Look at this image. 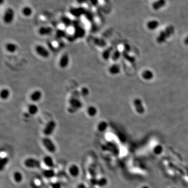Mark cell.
I'll return each instance as SVG.
<instances>
[{
	"mask_svg": "<svg viewBox=\"0 0 188 188\" xmlns=\"http://www.w3.org/2000/svg\"><path fill=\"white\" fill-rule=\"evenodd\" d=\"M174 31V27L173 26L170 25L166 28L165 30L162 31L157 38V42L159 44H162L165 42L166 40L172 36Z\"/></svg>",
	"mask_w": 188,
	"mask_h": 188,
	"instance_id": "obj_1",
	"label": "cell"
},
{
	"mask_svg": "<svg viewBox=\"0 0 188 188\" xmlns=\"http://www.w3.org/2000/svg\"><path fill=\"white\" fill-rule=\"evenodd\" d=\"M34 50L37 55L41 58L46 59L50 56V52L49 49L44 45L37 44L35 46Z\"/></svg>",
	"mask_w": 188,
	"mask_h": 188,
	"instance_id": "obj_2",
	"label": "cell"
},
{
	"mask_svg": "<svg viewBox=\"0 0 188 188\" xmlns=\"http://www.w3.org/2000/svg\"><path fill=\"white\" fill-rule=\"evenodd\" d=\"M15 18V12L11 8H8L5 10L3 16V20L5 24L9 25L13 23Z\"/></svg>",
	"mask_w": 188,
	"mask_h": 188,
	"instance_id": "obj_3",
	"label": "cell"
},
{
	"mask_svg": "<svg viewBox=\"0 0 188 188\" xmlns=\"http://www.w3.org/2000/svg\"><path fill=\"white\" fill-rule=\"evenodd\" d=\"M42 142L44 147L49 152L51 153H54L56 152V145L49 137H44L42 140Z\"/></svg>",
	"mask_w": 188,
	"mask_h": 188,
	"instance_id": "obj_4",
	"label": "cell"
},
{
	"mask_svg": "<svg viewBox=\"0 0 188 188\" xmlns=\"http://www.w3.org/2000/svg\"><path fill=\"white\" fill-rule=\"evenodd\" d=\"M24 165L28 168L38 169L41 167V162L35 158H28L24 161Z\"/></svg>",
	"mask_w": 188,
	"mask_h": 188,
	"instance_id": "obj_5",
	"label": "cell"
},
{
	"mask_svg": "<svg viewBox=\"0 0 188 188\" xmlns=\"http://www.w3.org/2000/svg\"><path fill=\"white\" fill-rule=\"evenodd\" d=\"M56 123L54 120H50L44 129V133L46 137H49L53 134L56 130Z\"/></svg>",
	"mask_w": 188,
	"mask_h": 188,
	"instance_id": "obj_6",
	"label": "cell"
},
{
	"mask_svg": "<svg viewBox=\"0 0 188 188\" xmlns=\"http://www.w3.org/2000/svg\"><path fill=\"white\" fill-rule=\"evenodd\" d=\"M73 21V25L74 27L75 37L81 38L85 35V29L79 24L77 21Z\"/></svg>",
	"mask_w": 188,
	"mask_h": 188,
	"instance_id": "obj_7",
	"label": "cell"
},
{
	"mask_svg": "<svg viewBox=\"0 0 188 188\" xmlns=\"http://www.w3.org/2000/svg\"><path fill=\"white\" fill-rule=\"evenodd\" d=\"M70 58L67 53L63 54L59 60V66L62 69H65L70 65Z\"/></svg>",
	"mask_w": 188,
	"mask_h": 188,
	"instance_id": "obj_8",
	"label": "cell"
},
{
	"mask_svg": "<svg viewBox=\"0 0 188 188\" xmlns=\"http://www.w3.org/2000/svg\"><path fill=\"white\" fill-rule=\"evenodd\" d=\"M43 96L42 92L39 89H35L30 93L29 99L33 103L36 104L41 100Z\"/></svg>",
	"mask_w": 188,
	"mask_h": 188,
	"instance_id": "obj_9",
	"label": "cell"
},
{
	"mask_svg": "<svg viewBox=\"0 0 188 188\" xmlns=\"http://www.w3.org/2000/svg\"><path fill=\"white\" fill-rule=\"evenodd\" d=\"M133 105L134 106L135 109L137 114H142L145 112V108H144L143 102L141 99L139 98H135L133 100Z\"/></svg>",
	"mask_w": 188,
	"mask_h": 188,
	"instance_id": "obj_10",
	"label": "cell"
},
{
	"mask_svg": "<svg viewBox=\"0 0 188 188\" xmlns=\"http://www.w3.org/2000/svg\"><path fill=\"white\" fill-rule=\"evenodd\" d=\"M86 10L84 7H78L71 8L70 10V14L76 17H79L82 15H85Z\"/></svg>",
	"mask_w": 188,
	"mask_h": 188,
	"instance_id": "obj_11",
	"label": "cell"
},
{
	"mask_svg": "<svg viewBox=\"0 0 188 188\" xmlns=\"http://www.w3.org/2000/svg\"><path fill=\"white\" fill-rule=\"evenodd\" d=\"M5 49L9 54H15L18 50V46L15 42H9L5 45Z\"/></svg>",
	"mask_w": 188,
	"mask_h": 188,
	"instance_id": "obj_12",
	"label": "cell"
},
{
	"mask_svg": "<svg viewBox=\"0 0 188 188\" xmlns=\"http://www.w3.org/2000/svg\"><path fill=\"white\" fill-rule=\"evenodd\" d=\"M54 31L53 28L50 26H42L38 30V33L42 36H48L51 35Z\"/></svg>",
	"mask_w": 188,
	"mask_h": 188,
	"instance_id": "obj_13",
	"label": "cell"
},
{
	"mask_svg": "<svg viewBox=\"0 0 188 188\" xmlns=\"http://www.w3.org/2000/svg\"><path fill=\"white\" fill-rule=\"evenodd\" d=\"M69 103L71 108H73L75 110L80 109L82 107V103L81 102L76 98H71L70 99Z\"/></svg>",
	"mask_w": 188,
	"mask_h": 188,
	"instance_id": "obj_14",
	"label": "cell"
},
{
	"mask_svg": "<svg viewBox=\"0 0 188 188\" xmlns=\"http://www.w3.org/2000/svg\"><path fill=\"white\" fill-rule=\"evenodd\" d=\"M39 112V107L35 103H31L27 107V112L30 116H35Z\"/></svg>",
	"mask_w": 188,
	"mask_h": 188,
	"instance_id": "obj_15",
	"label": "cell"
},
{
	"mask_svg": "<svg viewBox=\"0 0 188 188\" xmlns=\"http://www.w3.org/2000/svg\"><path fill=\"white\" fill-rule=\"evenodd\" d=\"M108 72L112 75H117L120 73L121 68L120 65L114 63L109 66Z\"/></svg>",
	"mask_w": 188,
	"mask_h": 188,
	"instance_id": "obj_16",
	"label": "cell"
},
{
	"mask_svg": "<svg viewBox=\"0 0 188 188\" xmlns=\"http://www.w3.org/2000/svg\"><path fill=\"white\" fill-rule=\"evenodd\" d=\"M166 5V0H156L152 4V7L155 11H158L165 7Z\"/></svg>",
	"mask_w": 188,
	"mask_h": 188,
	"instance_id": "obj_17",
	"label": "cell"
},
{
	"mask_svg": "<svg viewBox=\"0 0 188 188\" xmlns=\"http://www.w3.org/2000/svg\"><path fill=\"white\" fill-rule=\"evenodd\" d=\"M86 113L90 117H95L98 114L97 108L94 105H90L86 109Z\"/></svg>",
	"mask_w": 188,
	"mask_h": 188,
	"instance_id": "obj_18",
	"label": "cell"
},
{
	"mask_svg": "<svg viewBox=\"0 0 188 188\" xmlns=\"http://www.w3.org/2000/svg\"><path fill=\"white\" fill-rule=\"evenodd\" d=\"M69 172L70 175L73 177H77L79 176L80 172L79 168L76 165H72L69 169Z\"/></svg>",
	"mask_w": 188,
	"mask_h": 188,
	"instance_id": "obj_19",
	"label": "cell"
},
{
	"mask_svg": "<svg viewBox=\"0 0 188 188\" xmlns=\"http://www.w3.org/2000/svg\"><path fill=\"white\" fill-rule=\"evenodd\" d=\"M11 96V91L9 88H3L1 90L0 97L3 100H6Z\"/></svg>",
	"mask_w": 188,
	"mask_h": 188,
	"instance_id": "obj_20",
	"label": "cell"
},
{
	"mask_svg": "<svg viewBox=\"0 0 188 188\" xmlns=\"http://www.w3.org/2000/svg\"><path fill=\"white\" fill-rule=\"evenodd\" d=\"M44 163L46 167L49 168H54L55 167V164L51 156H46L44 158Z\"/></svg>",
	"mask_w": 188,
	"mask_h": 188,
	"instance_id": "obj_21",
	"label": "cell"
},
{
	"mask_svg": "<svg viewBox=\"0 0 188 188\" xmlns=\"http://www.w3.org/2000/svg\"><path fill=\"white\" fill-rule=\"evenodd\" d=\"M159 26V23L158 21L155 19L151 20L147 22V27L149 30H156L157 28H158V26Z\"/></svg>",
	"mask_w": 188,
	"mask_h": 188,
	"instance_id": "obj_22",
	"label": "cell"
},
{
	"mask_svg": "<svg viewBox=\"0 0 188 188\" xmlns=\"http://www.w3.org/2000/svg\"><path fill=\"white\" fill-rule=\"evenodd\" d=\"M142 78L146 81H149L153 79L154 77V73L149 70H144L142 73Z\"/></svg>",
	"mask_w": 188,
	"mask_h": 188,
	"instance_id": "obj_23",
	"label": "cell"
},
{
	"mask_svg": "<svg viewBox=\"0 0 188 188\" xmlns=\"http://www.w3.org/2000/svg\"><path fill=\"white\" fill-rule=\"evenodd\" d=\"M43 174L46 179H51L55 176L56 172L53 168H49L44 170Z\"/></svg>",
	"mask_w": 188,
	"mask_h": 188,
	"instance_id": "obj_24",
	"label": "cell"
},
{
	"mask_svg": "<svg viewBox=\"0 0 188 188\" xmlns=\"http://www.w3.org/2000/svg\"><path fill=\"white\" fill-rule=\"evenodd\" d=\"M88 172L91 175V178L96 177L97 174V166L95 164H91L89 166L88 168Z\"/></svg>",
	"mask_w": 188,
	"mask_h": 188,
	"instance_id": "obj_25",
	"label": "cell"
},
{
	"mask_svg": "<svg viewBox=\"0 0 188 188\" xmlns=\"http://www.w3.org/2000/svg\"><path fill=\"white\" fill-rule=\"evenodd\" d=\"M112 53H113L112 48L111 47H109L108 48L105 49L104 51H103L102 54V58L105 60H109L110 58L112 57Z\"/></svg>",
	"mask_w": 188,
	"mask_h": 188,
	"instance_id": "obj_26",
	"label": "cell"
},
{
	"mask_svg": "<svg viewBox=\"0 0 188 188\" xmlns=\"http://www.w3.org/2000/svg\"><path fill=\"white\" fill-rule=\"evenodd\" d=\"M108 127V124L107 122L105 121H100L99 123L98 124L97 129L100 132H104Z\"/></svg>",
	"mask_w": 188,
	"mask_h": 188,
	"instance_id": "obj_27",
	"label": "cell"
},
{
	"mask_svg": "<svg viewBox=\"0 0 188 188\" xmlns=\"http://www.w3.org/2000/svg\"><path fill=\"white\" fill-rule=\"evenodd\" d=\"M61 21L66 27H69L73 23V21H72L69 17L66 16H63L61 19Z\"/></svg>",
	"mask_w": 188,
	"mask_h": 188,
	"instance_id": "obj_28",
	"label": "cell"
},
{
	"mask_svg": "<svg viewBox=\"0 0 188 188\" xmlns=\"http://www.w3.org/2000/svg\"><path fill=\"white\" fill-rule=\"evenodd\" d=\"M13 178H14V181L16 183L19 184L23 180V176L20 172H15L13 174Z\"/></svg>",
	"mask_w": 188,
	"mask_h": 188,
	"instance_id": "obj_29",
	"label": "cell"
},
{
	"mask_svg": "<svg viewBox=\"0 0 188 188\" xmlns=\"http://www.w3.org/2000/svg\"><path fill=\"white\" fill-rule=\"evenodd\" d=\"M22 13L24 16L26 17H29L33 14V9L29 6H25L22 9Z\"/></svg>",
	"mask_w": 188,
	"mask_h": 188,
	"instance_id": "obj_30",
	"label": "cell"
},
{
	"mask_svg": "<svg viewBox=\"0 0 188 188\" xmlns=\"http://www.w3.org/2000/svg\"><path fill=\"white\" fill-rule=\"evenodd\" d=\"M9 159L6 157H4L1 159L0 161V169L2 172L4 169L5 167L7 165V163H9Z\"/></svg>",
	"mask_w": 188,
	"mask_h": 188,
	"instance_id": "obj_31",
	"label": "cell"
},
{
	"mask_svg": "<svg viewBox=\"0 0 188 188\" xmlns=\"http://www.w3.org/2000/svg\"><path fill=\"white\" fill-rule=\"evenodd\" d=\"M107 184H108V180L104 177H102L100 179H98L97 186L100 188H103L106 187L107 186Z\"/></svg>",
	"mask_w": 188,
	"mask_h": 188,
	"instance_id": "obj_32",
	"label": "cell"
},
{
	"mask_svg": "<svg viewBox=\"0 0 188 188\" xmlns=\"http://www.w3.org/2000/svg\"><path fill=\"white\" fill-rule=\"evenodd\" d=\"M94 43L95 44L96 46L99 47H104L106 46V42L104 41V40L102 39H98L96 38V39L94 40Z\"/></svg>",
	"mask_w": 188,
	"mask_h": 188,
	"instance_id": "obj_33",
	"label": "cell"
},
{
	"mask_svg": "<svg viewBox=\"0 0 188 188\" xmlns=\"http://www.w3.org/2000/svg\"><path fill=\"white\" fill-rule=\"evenodd\" d=\"M120 56H121V54H120V51H119L118 50H116V51H113L111 58L114 61H117L118 60Z\"/></svg>",
	"mask_w": 188,
	"mask_h": 188,
	"instance_id": "obj_34",
	"label": "cell"
},
{
	"mask_svg": "<svg viewBox=\"0 0 188 188\" xmlns=\"http://www.w3.org/2000/svg\"><path fill=\"white\" fill-rule=\"evenodd\" d=\"M163 148L162 146L161 145H157L154 147V152L157 154V155H159L160 154L163 152Z\"/></svg>",
	"mask_w": 188,
	"mask_h": 188,
	"instance_id": "obj_35",
	"label": "cell"
},
{
	"mask_svg": "<svg viewBox=\"0 0 188 188\" xmlns=\"http://www.w3.org/2000/svg\"><path fill=\"white\" fill-rule=\"evenodd\" d=\"M89 94V91L87 87H83L81 91V94L83 97H87Z\"/></svg>",
	"mask_w": 188,
	"mask_h": 188,
	"instance_id": "obj_36",
	"label": "cell"
},
{
	"mask_svg": "<svg viewBox=\"0 0 188 188\" xmlns=\"http://www.w3.org/2000/svg\"><path fill=\"white\" fill-rule=\"evenodd\" d=\"M98 179L96 178V177H94V178H91L90 180H89V184H90V187H95L97 186Z\"/></svg>",
	"mask_w": 188,
	"mask_h": 188,
	"instance_id": "obj_37",
	"label": "cell"
},
{
	"mask_svg": "<svg viewBox=\"0 0 188 188\" xmlns=\"http://www.w3.org/2000/svg\"><path fill=\"white\" fill-rule=\"evenodd\" d=\"M85 15L86 16V18L88 19V20L91 21L94 19V15L93 14V12H91L90 11H86V13L85 14Z\"/></svg>",
	"mask_w": 188,
	"mask_h": 188,
	"instance_id": "obj_38",
	"label": "cell"
},
{
	"mask_svg": "<svg viewBox=\"0 0 188 188\" xmlns=\"http://www.w3.org/2000/svg\"><path fill=\"white\" fill-rule=\"evenodd\" d=\"M56 34L58 37H65L66 35V32L63 30H58Z\"/></svg>",
	"mask_w": 188,
	"mask_h": 188,
	"instance_id": "obj_39",
	"label": "cell"
},
{
	"mask_svg": "<svg viewBox=\"0 0 188 188\" xmlns=\"http://www.w3.org/2000/svg\"><path fill=\"white\" fill-rule=\"evenodd\" d=\"M51 188H62V185L60 182H56L51 184Z\"/></svg>",
	"mask_w": 188,
	"mask_h": 188,
	"instance_id": "obj_40",
	"label": "cell"
},
{
	"mask_svg": "<svg viewBox=\"0 0 188 188\" xmlns=\"http://www.w3.org/2000/svg\"><path fill=\"white\" fill-rule=\"evenodd\" d=\"M88 2H89L90 4L93 6H96L99 3V1L98 0H88Z\"/></svg>",
	"mask_w": 188,
	"mask_h": 188,
	"instance_id": "obj_41",
	"label": "cell"
},
{
	"mask_svg": "<svg viewBox=\"0 0 188 188\" xmlns=\"http://www.w3.org/2000/svg\"><path fill=\"white\" fill-rule=\"evenodd\" d=\"M77 188H87V187L85 184H80L77 186Z\"/></svg>",
	"mask_w": 188,
	"mask_h": 188,
	"instance_id": "obj_42",
	"label": "cell"
},
{
	"mask_svg": "<svg viewBox=\"0 0 188 188\" xmlns=\"http://www.w3.org/2000/svg\"><path fill=\"white\" fill-rule=\"evenodd\" d=\"M77 1H78V2L79 3L82 4V3H85L88 2V0H77Z\"/></svg>",
	"mask_w": 188,
	"mask_h": 188,
	"instance_id": "obj_43",
	"label": "cell"
},
{
	"mask_svg": "<svg viewBox=\"0 0 188 188\" xmlns=\"http://www.w3.org/2000/svg\"><path fill=\"white\" fill-rule=\"evenodd\" d=\"M184 42L186 45H188V36H187L185 38V39L184 40Z\"/></svg>",
	"mask_w": 188,
	"mask_h": 188,
	"instance_id": "obj_44",
	"label": "cell"
},
{
	"mask_svg": "<svg viewBox=\"0 0 188 188\" xmlns=\"http://www.w3.org/2000/svg\"><path fill=\"white\" fill-rule=\"evenodd\" d=\"M149 188L148 186H143V187H142V188Z\"/></svg>",
	"mask_w": 188,
	"mask_h": 188,
	"instance_id": "obj_45",
	"label": "cell"
},
{
	"mask_svg": "<svg viewBox=\"0 0 188 188\" xmlns=\"http://www.w3.org/2000/svg\"><path fill=\"white\" fill-rule=\"evenodd\" d=\"M3 2H4V0H1V4H2Z\"/></svg>",
	"mask_w": 188,
	"mask_h": 188,
	"instance_id": "obj_46",
	"label": "cell"
},
{
	"mask_svg": "<svg viewBox=\"0 0 188 188\" xmlns=\"http://www.w3.org/2000/svg\"><path fill=\"white\" fill-rule=\"evenodd\" d=\"M88 188H96L95 187H89Z\"/></svg>",
	"mask_w": 188,
	"mask_h": 188,
	"instance_id": "obj_47",
	"label": "cell"
}]
</instances>
